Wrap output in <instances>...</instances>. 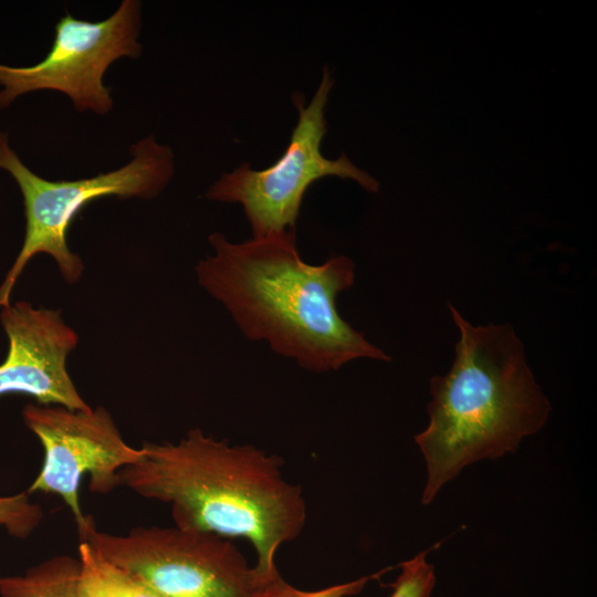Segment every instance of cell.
I'll return each instance as SVG.
<instances>
[{
	"mask_svg": "<svg viewBox=\"0 0 597 597\" xmlns=\"http://www.w3.org/2000/svg\"><path fill=\"white\" fill-rule=\"evenodd\" d=\"M208 240L213 253L197 263L198 283L248 339L268 343L277 355L315 374L360 358L390 360L337 311L338 294L355 282L349 258L335 255L310 264L293 231L239 243L213 232Z\"/></svg>",
	"mask_w": 597,
	"mask_h": 597,
	"instance_id": "obj_1",
	"label": "cell"
},
{
	"mask_svg": "<svg viewBox=\"0 0 597 597\" xmlns=\"http://www.w3.org/2000/svg\"><path fill=\"white\" fill-rule=\"evenodd\" d=\"M140 448L142 459L118 472L119 485L168 504L177 527L248 540L260 576L277 569L279 548L301 535L307 517L302 488L286 480L282 458L200 429Z\"/></svg>",
	"mask_w": 597,
	"mask_h": 597,
	"instance_id": "obj_2",
	"label": "cell"
},
{
	"mask_svg": "<svg viewBox=\"0 0 597 597\" xmlns=\"http://www.w3.org/2000/svg\"><path fill=\"white\" fill-rule=\"evenodd\" d=\"M459 329L450 370L430 380L428 426L415 437L427 505L468 465L515 452L538 432L552 407L511 324L473 325L449 303Z\"/></svg>",
	"mask_w": 597,
	"mask_h": 597,
	"instance_id": "obj_3",
	"label": "cell"
},
{
	"mask_svg": "<svg viewBox=\"0 0 597 597\" xmlns=\"http://www.w3.org/2000/svg\"><path fill=\"white\" fill-rule=\"evenodd\" d=\"M132 159L123 167L91 178L48 180L30 170L0 132V168L15 180L23 198L25 235L22 248L0 285V307L10 304L17 279L36 254L53 258L63 279L73 284L83 273L81 258L67 244L72 221L92 201L104 197L154 199L175 172V156L154 136L129 147Z\"/></svg>",
	"mask_w": 597,
	"mask_h": 597,
	"instance_id": "obj_4",
	"label": "cell"
},
{
	"mask_svg": "<svg viewBox=\"0 0 597 597\" xmlns=\"http://www.w3.org/2000/svg\"><path fill=\"white\" fill-rule=\"evenodd\" d=\"M333 86L332 74L324 66L320 85L308 103L301 92L292 94L297 122L283 155L274 164L256 170L243 163L231 172L222 174L207 190L209 200L242 207L252 238L295 232L304 195L321 178L353 179L367 191H378V181L356 167L345 154L329 159L321 150L327 133L325 114Z\"/></svg>",
	"mask_w": 597,
	"mask_h": 597,
	"instance_id": "obj_5",
	"label": "cell"
},
{
	"mask_svg": "<svg viewBox=\"0 0 597 597\" xmlns=\"http://www.w3.org/2000/svg\"><path fill=\"white\" fill-rule=\"evenodd\" d=\"M108 562L143 578L163 597H254L261 576L230 538L177 526L80 537Z\"/></svg>",
	"mask_w": 597,
	"mask_h": 597,
	"instance_id": "obj_6",
	"label": "cell"
},
{
	"mask_svg": "<svg viewBox=\"0 0 597 597\" xmlns=\"http://www.w3.org/2000/svg\"><path fill=\"white\" fill-rule=\"evenodd\" d=\"M140 28L138 0H123L114 13L96 22L66 12L55 24L49 53L39 63L0 64V109L27 93L51 90L69 96L77 112L108 113L113 98L104 74L114 61L142 55Z\"/></svg>",
	"mask_w": 597,
	"mask_h": 597,
	"instance_id": "obj_7",
	"label": "cell"
},
{
	"mask_svg": "<svg viewBox=\"0 0 597 597\" xmlns=\"http://www.w3.org/2000/svg\"><path fill=\"white\" fill-rule=\"evenodd\" d=\"M22 418L44 451L41 470L27 492L60 496L81 537L95 523L80 504L82 479L88 476L91 492L107 494L119 486L118 472L138 462L144 452L125 442L113 417L101 406L72 410L30 404Z\"/></svg>",
	"mask_w": 597,
	"mask_h": 597,
	"instance_id": "obj_8",
	"label": "cell"
},
{
	"mask_svg": "<svg viewBox=\"0 0 597 597\" xmlns=\"http://www.w3.org/2000/svg\"><path fill=\"white\" fill-rule=\"evenodd\" d=\"M0 321L9 341L0 364V397L24 395L43 406L91 408L67 371V357L78 338L60 311L18 301L2 307Z\"/></svg>",
	"mask_w": 597,
	"mask_h": 597,
	"instance_id": "obj_9",
	"label": "cell"
},
{
	"mask_svg": "<svg viewBox=\"0 0 597 597\" xmlns=\"http://www.w3.org/2000/svg\"><path fill=\"white\" fill-rule=\"evenodd\" d=\"M78 557L55 555L21 575L0 576V597H78Z\"/></svg>",
	"mask_w": 597,
	"mask_h": 597,
	"instance_id": "obj_10",
	"label": "cell"
},
{
	"mask_svg": "<svg viewBox=\"0 0 597 597\" xmlns=\"http://www.w3.org/2000/svg\"><path fill=\"white\" fill-rule=\"evenodd\" d=\"M78 597H163L148 583L96 553L81 541Z\"/></svg>",
	"mask_w": 597,
	"mask_h": 597,
	"instance_id": "obj_11",
	"label": "cell"
},
{
	"mask_svg": "<svg viewBox=\"0 0 597 597\" xmlns=\"http://www.w3.org/2000/svg\"><path fill=\"white\" fill-rule=\"evenodd\" d=\"M387 570L389 568L317 590H302L287 583L276 569L268 576H261L254 597H352Z\"/></svg>",
	"mask_w": 597,
	"mask_h": 597,
	"instance_id": "obj_12",
	"label": "cell"
},
{
	"mask_svg": "<svg viewBox=\"0 0 597 597\" xmlns=\"http://www.w3.org/2000/svg\"><path fill=\"white\" fill-rule=\"evenodd\" d=\"M42 521L43 510L30 500L28 492L0 496V527L10 536L28 538Z\"/></svg>",
	"mask_w": 597,
	"mask_h": 597,
	"instance_id": "obj_13",
	"label": "cell"
},
{
	"mask_svg": "<svg viewBox=\"0 0 597 597\" xmlns=\"http://www.w3.org/2000/svg\"><path fill=\"white\" fill-rule=\"evenodd\" d=\"M429 551L400 564V572L390 585L392 590L388 597H433L436 573L434 566L427 559Z\"/></svg>",
	"mask_w": 597,
	"mask_h": 597,
	"instance_id": "obj_14",
	"label": "cell"
}]
</instances>
